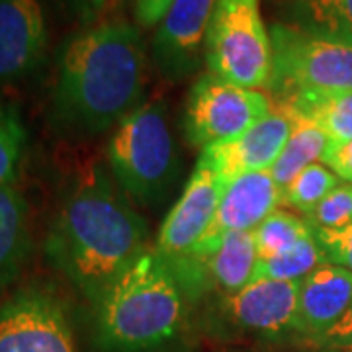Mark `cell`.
<instances>
[{
	"label": "cell",
	"mask_w": 352,
	"mask_h": 352,
	"mask_svg": "<svg viewBox=\"0 0 352 352\" xmlns=\"http://www.w3.org/2000/svg\"><path fill=\"white\" fill-rule=\"evenodd\" d=\"M321 161L339 176L340 180L352 184V139L344 143H329Z\"/></svg>",
	"instance_id": "obj_28"
},
{
	"label": "cell",
	"mask_w": 352,
	"mask_h": 352,
	"mask_svg": "<svg viewBox=\"0 0 352 352\" xmlns=\"http://www.w3.org/2000/svg\"><path fill=\"white\" fill-rule=\"evenodd\" d=\"M274 98L298 92L352 90V41L321 36L292 24L270 28Z\"/></svg>",
	"instance_id": "obj_5"
},
{
	"label": "cell",
	"mask_w": 352,
	"mask_h": 352,
	"mask_svg": "<svg viewBox=\"0 0 352 352\" xmlns=\"http://www.w3.org/2000/svg\"><path fill=\"white\" fill-rule=\"evenodd\" d=\"M215 0H175L151 41V61L163 78L182 82L206 63V38Z\"/></svg>",
	"instance_id": "obj_12"
},
{
	"label": "cell",
	"mask_w": 352,
	"mask_h": 352,
	"mask_svg": "<svg viewBox=\"0 0 352 352\" xmlns=\"http://www.w3.org/2000/svg\"><path fill=\"white\" fill-rule=\"evenodd\" d=\"M0 352H76L63 296L47 282H30L0 303Z\"/></svg>",
	"instance_id": "obj_8"
},
{
	"label": "cell",
	"mask_w": 352,
	"mask_h": 352,
	"mask_svg": "<svg viewBox=\"0 0 352 352\" xmlns=\"http://www.w3.org/2000/svg\"><path fill=\"white\" fill-rule=\"evenodd\" d=\"M327 145L329 139L317 127L294 122L284 149L278 155L276 163L270 166V175L278 184V188L284 190L309 164L321 161Z\"/></svg>",
	"instance_id": "obj_20"
},
{
	"label": "cell",
	"mask_w": 352,
	"mask_h": 352,
	"mask_svg": "<svg viewBox=\"0 0 352 352\" xmlns=\"http://www.w3.org/2000/svg\"><path fill=\"white\" fill-rule=\"evenodd\" d=\"M106 159L113 180L133 206L161 210L182 173L164 102H143L113 127Z\"/></svg>",
	"instance_id": "obj_4"
},
{
	"label": "cell",
	"mask_w": 352,
	"mask_h": 352,
	"mask_svg": "<svg viewBox=\"0 0 352 352\" xmlns=\"http://www.w3.org/2000/svg\"><path fill=\"white\" fill-rule=\"evenodd\" d=\"M282 190L270 170L247 173L229 180L219 198L214 221L194 251L214 247L227 233L254 231L280 206Z\"/></svg>",
	"instance_id": "obj_14"
},
{
	"label": "cell",
	"mask_w": 352,
	"mask_h": 352,
	"mask_svg": "<svg viewBox=\"0 0 352 352\" xmlns=\"http://www.w3.org/2000/svg\"><path fill=\"white\" fill-rule=\"evenodd\" d=\"M274 104L292 122L317 127L329 143H344L352 139V90L298 92L286 98H276Z\"/></svg>",
	"instance_id": "obj_17"
},
{
	"label": "cell",
	"mask_w": 352,
	"mask_h": 352,
	"mask_svg": "<svg viewBox=\"0 0 352 352\" xmlns=\"http://www.w3.org/2000/svg\"><path fill=\"white\" fill-rule=\"evenodd\" d=\"M208 73L247 88H266L272 71V41L261 0H215L208 38Z\"/></svg>",
	"instance_id": "obj_6"
},
{
	"label": "cell",
	"mask_w": 352,
	"mask_h": 352,
	"mask_svg": "<svg viewBox=\"0 0 352 352\" xmlns=\"http://www.w3.org/2000/svg\"><path fill=\"white\" fill-rule=\"evenodd\" d=\"M226 180L204 155L192 170V176L164 217L155 251L168 264L176 263L194 251L214 221Z\"/></svg>",
	"instance_id": "obj_10"
},
{
	"label": "cell",
	"mask_w": 352,
	"mask_h": 352,
	"mask_svg": "<svg viewBox=\"0 0 352 352\" xmlns=\"http://www.w3.org/2000/svg\"><path fill=\"white\" fill-rule=\"evenodd\" d=\"M339 184L340 178L329 166L321 163L309 164L282 190L280 206L309 215Z\"/></svg>",
	"instance_id": "obj_23"
},
{
	"label": "cell",
	"mask_w": 352,
	"mask_h": 352,
	"mask_svg": "<svg viewBox=\"0 0 352 352\" xmlns=\"http://www.w3.org/2000/svg\"><path fill=\"white\" fill-rule=\"evenodd\" d=\"M92 307L96 352H159L186 331L190 300L173 268L147 249Z\"/></svg>",
	"instance_id": "obj_3"
},
{
	"label": "cell",
	"mask_w": 352,
	"mask_h": 352,
	"mask_svg": "<svg viewBox=\"0 0 352 352\" xmlns=\"http://www.w3.org/2000/svg\"><path fill=\"white\" fill-rule=\"evenodd\" d=\"M120 2H122V0H110V6H112V4H120Z\"/></svg>",
	"instance_id": "obj_31"
},
{
	"label": "cell",
	"mask_w": 352,
	"mask_h": 352,
	"mask_svg": "<svg viewBox=\"0 0 352 352\" xmlns=\"http://www.w3.org/2000/svg\"><path fill=\"white\" fill-rule=\"evenodd\" d=\"M28 133L16 106L0 100V186L16 184L25 159Z\"/></svg>",
	"instance_id": "obj_24"
},
{
	"label": "cell",
	"mask_w": 352,
	"mask_h": 352,
	"mask_svg": "<svg viewBox=\"0 0 352 352\" xmlns=\"http://www.w3.org/2000/svg\"><path fill=\"white\" fill-rule=\"evenodd\" d=\"M252 233L258 249V258H270L288 252L303 239L314 235V227L307 219L292 214L288 210H276Z\"/></svg>",
	"instance_id": "obj_21"
},
{
	"label": "cell",
	"mask_w": 352,
	"mask_h": 352,
	"mask_svg": "<svg viewBox=\"0 0 352 352\" xmlns=\"http://www.w3.org/2000/svg\"><path fill=\"white\" fill-rule=\"evenodd\" d=\"M327 263V256L321 249V245L309 235L300 245L289 249L284 254L270 256V258H258L256 278H272V280H288V282H302L303 278L309 276L315 268Z\"/></svg>",
	"instance_id": "obj_22"
},
{
	"label": "cell",
	"mask_w": 352,
	"mask_h": 352,
	"mask_svg": "<svg viewBox=\"0 0 352 352\" xmlns=\"http://www.w3.org/2000/svg\"><path fill=\"white\" fill-rule=\"evenodd\" d=\"M346 352H352V349H349V351H346Z\"/></svg>",
	"instance_id": "obj_32"
},
{
	"label": "cell",
	"mask_w": 352,
	"mask_h": 352,
	"mask_svg": "<svg viewBox=\"0 0 352 352\" xmlns=\"http://www.w3.org/2000/svg\"><path fill=\"white\" fill-rule=\"evenodd\" d=\"M186 292L190 303L206 296L223 298L237 294L256 280L258 249L252 231L227 233L210 249L192 251L168 264Z\"/></svg>",
	"instance_id": "obj_9"
},
{
	"label": "cell",
	"mask_w": 352,
	"mask_h": 352,
	"mask_svg": "<svg viewBox=\"0 0 352 352\" xmlns=\"http://www.w3.org/2000/svg\"><path fill=\"white\" fill-rule=\"evenodd\" d=\"M286 24L352 41V0H294Z\"/></svg>",
	"instance_id": "obj_19"
},
{
	"label": "cell",
	"mask_w": 352,
	"mask_h": 352,
	"mask_svg": "<svg viewBox=\"0 0 352 352\" xmlns=\"http://www.w3.org/2000/svg\"><path fill=\"white\" fill-rule=\"evenodd\" d=\"M292 127L294 122L272 102V110L239 138L208 147L200 155L214 164L227 184L247 173L270 170L288 141Z\"/></svg>",
	"instance_id": "obj_15"
},
{
	"label": "cell",
	"mask_w": 352,
	"mask_h": 352,
	"mask_svg": "<svg viewBox=\"0 0 352 352\" xmlns=\"http://www.w3.org/2000/svg\"><path fill=\"white\" fill-rule=\"evenodd\" d=\"M270 110L272 100L263 90L201 73L188 90L182 127L190 145L204 151L239 138Z\"/></svg>",
	"instance_id": "obj_7"
},
{
	"label": "cell",
	"mask_w": 352,
	"mask_h": 352,
	"mask_svg": "<svg viewBox=\"0 0 352 352\" xmlns=\"http://www.w3.org/2000/svg\"><path fill=\"white\" fill-rule=\"evenodd\" d=\"M149 247V226L102 163L67 184L43 241L50 264L90 305Z\"/></svg>",
	"instance_id": "obj_1"
},
{
	"label": "cell",
	"mask_w": 352,
	"mask_h": 352,
	"mask_svg": "<svg viewBox=\"0 0 352 352\" xmlns=\"http://www.w3.org/2000/svg\"><path fill=\"white\" fill-rule=\"evenodd\" d=\"M175 0H135V20L143 28L159 25Z\"/></svg>",
	"instance_id": "obj_30"
},
{
	"label": "cell",
	"mask_w": 352,
	"mask_h": 352,
	"mask_svg": "<svg viewBox=\"0 0 352 352\" xmlns=\"http://www.w3.org/2000/svg\"><path fill=\"white\" fill-rule=\"evenodd\" d=\"M314 344L323 346V349H352V303L346 309V314L340 317L339 321L323 333Z\"/></svg>",
	"instance_id": "obj_29"
},
{
	"label": "cell",
	"mask_w": 352,
	"mask_h": 352,
	"mask_svg": "<svg viewBox=\"0 0 352 352\" xmlns=\"http://www.w3.org/2000/svg\"><path fill=\"white\" fill-rule=\"evenodd\" d=\"M32 249L30 208L18 184L0 186V296L24 270Z\"/></svg>",
	"instance_id": "obj_18"
},
{
	"label": "cell",
	"mask_w": 352,
	"mask_h": 352,
	"mask_svg": "<svg viewBox=\"0 0 352 352\" xmlns=\"http://www.w3.org/2000/svg\"><path fill=\"white\" fill-rule=\"evenodd\" d=\"M69 18L76 20L80 28L100 22L102 14L110 8V0H55Z\"/></svg>",
	"instance_id": "obj_27"
},
{
	"label": "cell",
	"mask_w": 352,
	"mask_h": 352,
	"mask_svg": "<svg viewBox=\"0 0 352 352\" xmlns=\"http://www.w3.org/2000/svg\"><path fill=\"white\" fill-rule=\"evenodd\" d=\"M50 47L41 0H0V87H18L38 75Z\"/></svg>",
	"instance_id": "obj_13"
},
{
	"label": "cell",
	"mask_w": 352,
	"mask_h": 352,
	"mask_svg": "<svg viewBox=\"0 0 352 352\" xmlns=\"http://www.w3.org/2000/svg\"><path fill=\"white\" fill-rule=\"evenodd\" d=\"M145 85L147 51L135 25L124 20L82 25L55 53L51 126L67 138L102 135L143 104Z\"/></svg>",
	"instance_id": "obj_2"
},
{
	"label": "cell",
	"mask_w": 352,
	"mask_h": 352,
	"mask_svg": "<svg viewBox=\"0 0 352 352\" xmlns=\"http://www.w3.org/2000/svg\"><path fill=\"white\" fill-rule=\"evenodd\" d=\"M315 239L327 256V263L352 272V226L340 229H314Z\"/></svg>",
	"instance_id": "obj_26"
},
{
	"label": "cell",
	"mask_w": 352,
	"mask_h": 352,
	"mask_svg": "<svg viewBox=\"0 0 352 352\" xmlns=\"http://www.w3.org/2000/svg\"><path fill=\"white\" fill-rule=\"evenodd\" d=\"M351 303V270L333 263L321 264L300 282L296 335L315 342L346 314Z\"/></svg>",
	"instance_id": "obj_16"
},
{
	"label": "cell",
	"mask_w": 352,
	"mask_h": 352,
	"mask_svg": "<svg viewBox=\"0 0 352 352\" xmlns=\"http://www.w3.org/2000/svg\"><path fill=\"white\" fill-rule=\"evenodd\" d=\"M305 219L314 229H340L352 226V184H339Z\"/></svg>",
	"instance_id": "obj_25"
},
{
	"label": "cell",
	"mask_w": 352,
	"mask_h": 352,
	"mask_svg": "<svg viewBox=\"0 0 352 352\" xmlns=\"http://www.w3.org/2000/svg\"><path fill=\"white\" fill-rule=\"evenodd\" d=\"M300 282L256 278L237 294L215 298L219 319L239 333L263 339L296 335Z\"/></svg>",
	"instance_id": "obj_11"
}]
</instances>
